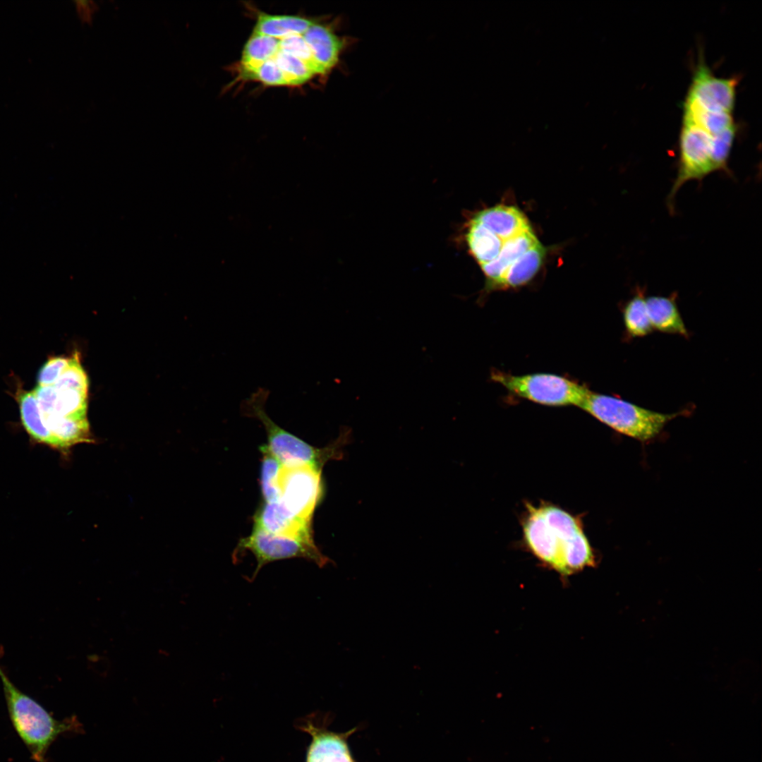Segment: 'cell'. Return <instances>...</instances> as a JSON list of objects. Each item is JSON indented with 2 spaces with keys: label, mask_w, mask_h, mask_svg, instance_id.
<instances>
[{
  "label": "cell",
  "mask_w": 762,
  "mask_h": 762,
  "mask_svg": "<svg viewBox=\"0 0 762 762\" xmlns=\"http://www.w3.org/2000/svg\"><path fill=\"white\" fill-rule=\"evenodd\" d=\"M314 23L310 18L301 16L258 12L253 33L282 39L290 35H302Z\"/></svg>",
  "instance_id": "obj_17"
},
{
  "label": "cell",
  "mask_w": 762,
  "mask_h": 762,
  "mask_svg": "<svg viewBox=\"0 0 762 762\" xmlns=\"http://www.w3.org/2000/svg\"><path fill=\"white\" fill-rule=\"evenodd\" d=\"M20 418L23 425L35 442H42L44 428L40 411L33 392H25L18 397Z\"/></svg>",
  "instance_id": "obj_24"
},
{
  "label": "cell",
  "mask_w": 762,
  "mask_h": 762,
  "mask_svg": "<svg viewBox=\"0 0 762 762\" xmlns=\"http://www.w3.org/2000/svg\"><path fill=\"white\" fill-rule=\"evenodd\" d=\"M646 298L643 289H636L622 310L625 332L629 339L645 337L653 330L647 311Z\"/></svg>",
  "instance_id": "obj_20"
},
{
  "label": "cell",
  "mask_w": 762,
  "mask_h": 762,
  "mask_svg": "<svg viewBox=\"0 0 762 762\" xmlns=\"http://www.w3.org/2000/svg\"><path fill=\"white\" fill-rule=\"evenodd\" d=\"M683 121L694 123L710 135L734 126L731 113L705 110L687 100L684 105Z\"/></svg>",
  "instance_id": "obj_21"
},
{
  "label": "cell",
  "mask_w": 762,
  "mask_h": 762,
  "mask_svg": "<svg viewBox=\"0 0 762 762\" xmlns=\"http://www.w3.org/2000/svg\"><path fill=\"white\" fill-rule=\"evenodd\" d=\"M248 551L256 559V568L253 574L255 577L262 567L274 561L303 558L323 567L331 561L322 553L314 541H306L293 537L268 533L253 527L251 533L243 538L234 552V560L239 554Z\"/></svg>",
  "instance_id": "obj_6"
},
{
  "label": "cell",
  "mask_w": 762,
  "mask_h": 762,
  "mask_svg": "<svg viewBox=\"0 0 762 762\" xmlns=\"http://www.w3.org/2000/svg\"><path fill=\"white\" fill-rule=\"evenodd\" d=\"M579 407L614 430L641 442L654 438L669 421L689 412L660 413L591 390Z\"/></svg>",
  "instance_id": "obj_4"
},
{
  "label": "cell",
  "mask_w": 762,
  "mask_h": 762,
  "mask_svg": "<svg viewBox=\"0 0 762 762\" xmlns=\"http://www.w3.org/2000/svg\"><path fill=\"white\" fill-rule=\"evenodd\" d=\"M736 85L734 78H717L704 63H700L695 70L686 100L705 110L731 113Z\"/></svg>",
  "instance_id": "obj_9"
},
{
  "label": "cell",
  "mask_w": 762,
  "mask_h": 762,
  "mask_svg": "<svg viewBox=\"0 0 762 762\" xmlns=\"http://www.w3.org/2000/svg\"><path fill=\"white\" fill-rule=\"evenodd\" d=\"M0 679L11 724L35 762H48L47 754L61 734L78 732L75 718L59 720L34 698L20 691L0 665Z\"/></svg>",
  "instance_id": "obj_2"
},
{
  "label": "cell",
  "mask_w": 762,
  "mask_h": 762,
  "mask_svg": "<svg viewBox=\"0 0 762 762\" xmlns=\"http://www.w3.org/2000/svg\"><path fill=\"white\" fill-rule=\"evenodd\" d=\"M298 727L311 737L306 762H357L351 754L348 743L349 737L356 731V728L346 732H335L325 726L316 724L311 719L306 720Z\"/></svg>",
  "instance_id": "obj_10"
},
{
  "label": "cell",
  "mask_w": 762,
  "mask_h": 762,
  "mask_svg": "<svg viewBox=\"0 0 762 762\" xmlns=\"http://www.w3.org/2000/svg\"><path fill=\"white\" fill-rule=\"evenodd\" d=\"M75 3L77 4V8L80 18L85 21H89L95 7L93 2L90 1H78Z\"/></svg>",
  "instance_id": "obj_30"
},
{
  "label": "cell",
  "mask_w": 762,
  "mask_h": 762,
  "mask_svg": "<svg viewBox=\"0 0 762 762\" xmlns=\"http://www.w3.org/2000/svg\"><path fill=\"white\" fill-rule=\"evenodd\" d=\"M525 543L543 564L567 577L595 564V556L579 521L553 505L528 506Z\"/></svg>",
  "instance_id": "obj_1"
},
{
  "label": "cell",
  "mask_w": 762,
  "mask_h": 762,
  "mask_svg": "<svg viewBox=\"0 0 762 762\" xmlns=\"http://www.w3.org/2000/svg\"><path fill=\"white\" fill-rule=\"evenodd\" d=\"M53 386L56 389H73L87 392L88 377L80 363L77 352L69 358L68 365Z\"/></svg>",
  "instance_id": "obj_27"
},
{
  "label": "cell",
  "mask_w": 762,
  "mask_h": 762,
  "mask_svg": "<svg viewBox=\"0 0 762 762\" xmlns=\"http://www.w3.org/2000/svg\"><path fill=\"white\" fill-rule=\"evenodd\" d=\"M491 379L512 394L549 406H580L589 389L572 380L551 373L512 375L496 371Z\"/></svg>",
  "instance_id": "obj_5"
},
{
  "label": "cell",
  "mask_w": 762,
  "mask_h": 762,
  "mask_svg": "<svg viewBox=\"0 0 762 762\" xmlns=\"http://www.w3.org/2000/svg\"><path fill=\"white\" fill-rule=\"evenodd\" d=\"M317 63L327 74L339 62L344 50L353 40L341 37L332 28L314 23L302 35Z\"/></svg>",
  "instance_id": "obj_12"
},
{
  "label": "cell",
  "mask_w": 762,
  "mask_h": 762,
  "mask_svg": "<svg viewBox=\"0 0 762 762\" xmlns=\"http://www.w3.org/2000/svg\"><path fill=\"white\" fill-rule=\"evenodd\" d=\"M279 50V39L253 33L243 49L240 74L250 72L272 59Z\"/></svg>",
  "instance_id": "obj_19"
},
{
  "label": "cell",
  "mask_w": 762,
  "mask_h": 762,
  "mask_svg": "<svg viewBox=\"0 0 762 762\" xmlns=\"http://www.w3.org/2000/svg\"><path fill=\"white\" fill-rule=\"evenodd\" d=\"M241 75L243 78L257 80L270 86L289 85L284 74L273 59L265 61L253 71Z\"/></svg>",
  "instance_id": "obj_28"
},
{
  "label": "cell",
  "mask_w": 762,
  "mask_h": 762,
  "mask_svg": "<svg viewBox=\"0 0 762 762\" xmlns=\"http://www.w3.org/2000/svg\"><path fill=\"white\" fill-rule=\"evenodd\" d=\"M677 296V294L673 293L669 296L646 297L648 317L653 329L688 338L689 333L679 311Z\"/></svg>",
  "instance_id": "obj_15"
},
{
  "label": "cell",
  "mask_w": 762,
  "mask_h": 762,
  "mask_svg": "<svg viewBox=\"0 0 762 762\" xmlns=\"http://www.w3.org/2000/svg\"><path fill=\"white\" fill-rule=\"evenodd\" d=\"M544 255V248L538 242L509 267L499 287L514 288L528 282L540 269Z\"/></svg>",
  "instance_id": "obj_18"
},
{
  "label": "cell",
  "mask_w": 762,
  "mask_h": 762,
  "mask_svg": "<svg viewBox=\"0 0 762 762\" xmlns=\"http://www.w3.org/2000/svg\"><path fill=\"white\" fill-rule=\"evenodd\" d=\"M268 389L260 387L245 399L241 406L243 416L259 421L266 432L270 452L284 466L308 465L322 469L330 459L341 456L339 448L349 440L350 430L343 429L328 447L318 449L278 425L267 414L265 405Z\"/></svg>",
  "instance_id": "obj_3"
},
{
  "label": "cell",
  "mask_w": 762,
  "mask_h": 762,
  "mask_svg": "<svg viewBox=\"0 0 762 762\" xmlns=\"http://www.w3.org/2000/svg\"><path fill=\"white\" fill-rule=\"evenodd\" d=\"M321 471L308 465L282 464L278 501L294 515L311 521L322 493Z\"/></svg>",
  "instance_id": "obj_8"
},
{
  "label": "cell",
  "mask_w": 762,
  "mask_h": 762,
  "mask_svg": "<svg viewBox=\"0 0 762 762\" xmlns=\"http://www.w3.org/2000/svg\"><path fill=\"white\" fill-rule=\"evenodd\" d=\"M69 358H50L42 367L37 377L38 385L53 386L67 367Z\"/></svg>",
  "instance_id": "obj_29"
},
{
  "label": "cell",
  "mask_w": 762,
  "mask_h": 762,
  "mask_svg": "<svg viewBox=\"0 0 762 762\" xmlns=\"http://www.w3.org/2000/svg\"><path fill=\"white\" fill-rule=\"evenodd\" d=\"M56 389V397L54 410L50 415L41 417V420L49 416L73 419L87 418V392L73 389Z\"/></svg>",
  "instance_id": "obj_22"
},
{
  "label": "cell",
  "mask_w": 762,
  "mask_h": 762,
  "mask_svg": "<svg viewBox=\"0 0 762 762\" xmlns=\"http://www.w3.org/2000/svg\"><path fill=\"white\" fill-rule=\"evenodd\" d=\"M273 59L284 74L289 85H302L315 75L302 61L280 50Z\"/></svg>",
  "instance_id": "obj_25"
},
{
  "label": "cell",
  "mask_w": 762,
  "mask_h": 762,
  "mask_svg": "<svg viewBox=\"0 0 762 762\" xmlns=\"http://www.w3.org/2000/svg\"><path fill=\"white\" fill-rule=\"evenodd\" d=\"M262 464L260 471V488L265 502L279 500V489L278 479L282 464L270 452L267 445L260 447Z\"/></svg>",
  "instance_id": "obj_23"
},
{
  "label": "cell",
  "mask_w": 762,
  "mask_h": 762,
  "mask_svg": "<svg viewBox=\"0 0 762 762\" xmlns=\"http://www.w3.org/2000/svg\"><path fill=\"white\" fill-rule=\"evenodd\" d=\"M538 243L531 229L504 241L497 257L480 266L487 279L486 289L491 290L499 287L500 281L509 267Z\"/></svg>",
  "instance_id": "obj_13"
},
{
  "label": "cell",
  "mask_w": 762,
  "mask_h": 762,
  "mask_svg": "<svg viewBox=\"0 0 762 762\" xmlns=\"http://www.w3.org/2000/svg\"><path fill=\"white\" fill-rule=\"evenodd\" d=\"M253 525L270 533L313 541L310 521L294 515L279 501L265 502L256 512Z\"/></svg>",
  "instance_id": "obj_11"
},
{
  "label": "cell",
  "mask_w": 762,
  "mask_h": 762,
  "mask_svg": "<svg viewBox=\"0 0 762 762\" xmlns=\"http://www.w3.org/2000/svg\"><path fill=\"white\" fill-rule=\"evenodd\" d=\"M464 238L469 253L480 266L495 260L503 241L472 217L466 223Z\"/></svg>",
  "instance_id": "obj_16"
},
{
  "label": "cell",
  "mask_w": 762,
  "mask_h": 762,
  "mask_svg": "<svg viewBox=\"0 0 762 762\" xmlns=\"http://www.w3.org/2000/svg\"><path fill=\"white\" fill-rule=\"evenodd\" d=\"M713 135L690 122L683 121L679 137L677 173L667 198V205L672 213L675 198L687 182L702 181L718 171L713 150Z\"/></svg>",
  "instance_id": "obj_7"
},
{
  "label": "cell",
  "mask_w": 762,
  "mask_h": 762,
  "mask_svg": "<svg viewBox=\"0 0 762 762\" xmlns=\"http://www.w3.org/2000/svg\"><path fill=\"white\" fill-rule=\"evenodd\" d=\"M279 50L302 61L315 75L327 74L315 60L302 35H290L279 39Z\"/></svg>",
  "instance_id": "obj_26"
},
{
  "label": "cell",
  "mask_w": 762,
  "mask_h": 762,
  "mask_svg": "<svg viewBox=\"0 0 762 762\" xmlns=\"http://www.w3.org/2000/svg\"><path fill=\"white\" fill-rule=\"evenodd\" d=\"M472 218L503 241L531 229L526 216L513 206L497 205L476 213Z\"/></svg>",
  "instance_id": "obj_14"
}]
</instances>
